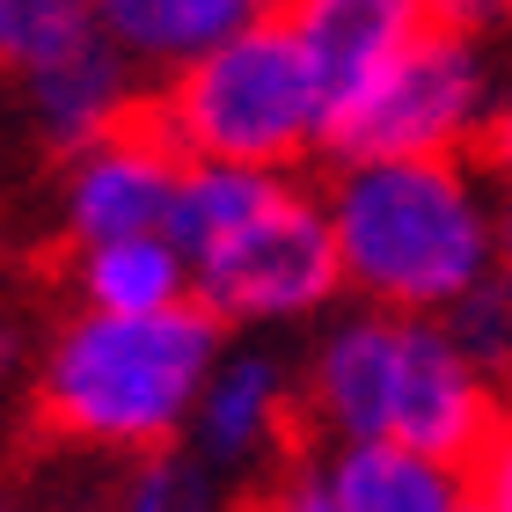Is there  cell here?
Instances as JSON below:
<instances>
[{"label":"cell","mask_w":512,"mask_h":512,"mask_svg":"<svg viewBox=\"0 0 512 512\" xmlns=\"http://www.w3.org/2000/svg\"><path fill=\"white\" fill-rule=\"evenodd\" d=\"M220 352H227V330L191 293L147 315L81 308L37 366L30 425L52 447L118 454V461L169 447L191 425V403Z\"/></svg>","instance_id":"1"},{"label":"cell","mask_w":512,"mask_h":512,"mask_svg":"<svg viewBox=\"0 0 512 512\" xmlns=\"http://www.w3.org/2000/svg\"><path fill=\"white\" fill-rule=\"evenodd\" d=\"M344 286L395 315H439L491 271V213H483L461 154H395V161H337L322 191Z\"/></svg>","instance_id":"2"},{"label":"cell","mask_w":512,"mask_h":512,"mask_svg":"<svg viewBox=\"0 0 512 512\" xmlns=\"http://www.w3.org/2000/svg\"><path fill=\"white\" fill-rule=\"evenodd\" d=\"M161 139L183 161H249V169H293L322 139V88L278 15L249 22L213 52L169 66L147 88Z\"/></svg>","instance_id":"3"},{"label":"cell","mask_w":512,"mask_h":512,"mask_svg":"<svg viewBox=\"0 0 512 512\" xmlns=\"http://www.w3.org/2000/svg\"><path fill=\"white\" fill-rule=\"evenodd\" d=\"M483 125V59L476 37L417 30L395 59H381L330 118L315 154L330 161H395V154H469Z\"/></svg>","instance_id":"4"},{"label":"cell","mask_w":512,"mask_h":512,"mask_svg":"<svg viewBox=\"0 0 512 512\" xmlns=\"http://www.w3.org/2000/svg\"><path fill=\"white\" fill-rule=\"evenodd\" d=\"M344 293L330 213L315 191L278 183L242 227H227L213 249L191 256V300L220 330H249V322H300L322 315Z\"/></svg>","instance_id":"5"},{"label":"cell","mask_w":512,"mask_h":512,"mask_svg":"<svg viewBox=\"0 0 512 512\" xmlns=\"http://www.w3.org/2000/svg\"><path fill=\"white\" fill-rule=\"evenodd\" d=\"M505 395L454 352V337L439 330V315H395V366H388V417L381 439L432 454V461H469L483 425L498 417Z\"/></svg>","instance_id":"6"},{"label":"cell","mask_w":512,"mask_h":512,"mask_svg":"<svg viewBox=\"0 0 512 512\" xmlns=\"http://www.w3.org/2000/svg\"><path fill=\"white\" fill-rule=\"evenodd\" d=\"M183 447L220 483L264 476L271 461L300 454V374L278 352H220L191 403Z\"/></svg>","instance_id":"7"},{"label":"cell","mask_w":512,"mask_h":512,"mask_svg":"<svg viewBox=\"0 0 512 512\" xmlns=\"http://www.w3.org/2000/svg\"><path fill=\"white\" fill-rule=\"evenodd\" d=\"M176 169H183V154L161 139L154 110H147V88H139V103L96 139V147L66 154V235L103 242V235L161 227V205H169Z\"/></svg>","instance_id":"8"},{"label":"cell","mask_w":512,"mask_h":512,"mask_svg":"<svg viewBox=\"0 0 512 512\" xmlns=\"http://www.w3.org/2000/svg\"><path fill=\"white\" fill-rule=\"evenodd\" d=\"M132 103H139V74L103 30H88L81 44L22 66V110H30V132L52 161L96 147Z\"/></svg>","instance_id":"9"},{"label":"cell","mask_w":512,"mask_h":512,"mask_svg":"<svg viewBox=\"0 0 512 512\" xmlns=\"http://www.w3.org/2000/svg\"><path fill=\"white\" fill-rule=\"evenodd\" d=\"M271 15L293 30L300 59H308V74L322 88V118H330L381 59H395L425 30V0H271Z\"/></svg>","instance_id":"10"},{"label":"cell","mask_w":512,"mask_h":512,"mask_svg":"<svg viewBox=\"0 0 512 512\" xmlns=\"http://www.w3.org/2000/svg\"><path fill=\"white\" fill-rule=\"evenodd\" d=\"M388 366H395V308L337 322L322 337L315 366L300 374V417L330 439H381V417H388Z\"/></svg>","instance_id":"11"},{"label":"cell","mask_w":512,"mask_h":512,"mask_svg":"<svg viewBox=\"0 0 512 512\" xmlns=\"http://www.w3.org/2000/svg\"><path fill=\"white\" fill-rule=\"evenodd\" d=\"M322 483L337 512H461V469L403 439H337Z\"/></svg>","instance_id":"12"},{"label":"cell","mask_w":512,"mask_h":512,"mask_svg":"<svg viewBox=\"0 0 512 512\" xmlns=\"http://www.w3.org/2000/svg\"><path fill=\"white\" fill-rule=\"evenodd\" d=\"M264 15L271 0H96V30L132 66H183Z\"/></svg>","instance_id":"13"},{"label":"cell","mask_w":512,"mask_h":512,"mask_svg":"<svg viewBox=\"0 0 512 512\" xmlns=\"http://www.w3.org/2000/svg\"><path fill=\"white\" fill-rule=\"evenodd\" d=\"M74 293L81 308L103 315H147L169 308V300L191 293V271H183L176 242L161 227H139V235H103V242H74Z\"/></svg>","instance_id":"14"},{"label":"cell","mask_w":512,"mask_h":512,"mask_svg":"<svg viewBox=\"0 0 512 512\" xmlns=\"http://www.w3.org/2000/svg\"><path fill=\"white\" fill-rule=\"evenodd\" d=\"M286 169H249V161H183L169 183V205H161V235L176 242L183 271H191L198 249H213L227 227H242L256 205H264Z\"/></svg>","instance_id":"15"},{"label":"cell","mask_w":512,"mask_h":512,"mask_svg":"<svg viewBox=\"0 0 512 512\" xmlns=\"http://www.w3.org/2000/svg\"><path fill=\"white\" fill-rule=\"evenodd\" d=\"M110 512H227V483L183 439H169V447L125 454V476L110 483Z\"/></svg>","instance_id":"16"},{"label":"cell","mask_w":512,"mask_h":512,"mask_svg":"<svg viewBox=\"0 0 512 512\" xmlns=\"http://www.w3.org/2000/svg\"><path fill=\"white\" fill-rule=\"evenodd\" d=\"M439 330L454 337V352L491 381L505 403H512V278L491 264L461 286L447 308H439Z\"/></svg>","instance_id":"17"},{"label":"cell","mask_w":512,"mask_h":512,"mask_svg":"<svg viewBox=\"0 0 512 512\" xmlns=\"http://www.w3.org/2000/svg\"><path fill=\"white\" fill-rule=\"evenodd\" d=\"M96 30V0H0V74L66 52Z\"/></svg>","instance_id":"18"},{"label":"cell","mask_w":512,"mask_h":512,"mask_svg":"<svg viewBox=\"0 0 512 512\" xmlns=\"http://www.w3.org/2000/svg\"><path fill=\"white\" fill-rule=\"evenodd\" d=\"M461 498H476L483 512H512V403H498V417L461 461Z\"/></svg>","instance_id":"19"},{"label":"cell","mask_w":512,"mask_h":512,"mask_svg":"<svg viewBox=\"0 0 512 512\" xmlns=\"http://www.w3.org/2000/svg\"><path fill=\"white\" fill-rule=\"evenodd\" d=\"M242 512H337V498H330V483H322L315 461L286 454V461H271V469L256 476V491L242 498Z\"/></svg>","instance_id":"20"},{"label":"cell","mask_w":512,"mask_h":512,"mask_svg":"<svg viewBox=\"0 0 512 512\" xmlns=\"http://www.w3.org/2000/svg\"><path fill=\"white\" fill-rule=\"evenodd\" d=\"M425 22L454 30V37H483L498 22H512V0H425Z\"/></svg>","instance_id":"21"},{"label":"cell","mask_w":512,"mask_h":512,"mask_svg":"<svg viewBox=\"0 0 512 512\" xmlns=\"http://www.w3.org/2000/svg\"><path fill=\"white\" fill-rule=\"evenodd\" d=\"M469 154H483V169H498V183H512V96H505L498 110H483Z\"/></svg>","instance_id":"22"},{"label":"cell","mask_w":512,"mask_h":512,"mask_svg":"<svg viewBox=\"0 0 512 512\" xmlns=\"http://www.w3.org/2000/svg\"><path fill=\"white\" fill-rule=\"evenodd\" d=\"M491 264L512 278V183H505V198H498V213H491Z\"/></svg>","instance_id":"23"},{"label":"cell","mask_w":512,"mask_h":512,"mask_svg":"<svg viewBox=\"0 0 512 512\" xmlns=\"http://www.w3.org/2000/svg\"><path fill=\"white\" fill-rule=\"evenodd\" d=\"M15 366H22V337L0 330V381H15Z\"/></svg>","instance_id":"24"},{"label":"cell","mask_w":512,"mask_h":512,"mask_svg":"<svg viewBox=\"0 0 512 512\" xmlns=\"http://www.w3.org/2000/svg\"><path fill=\"white\" fill-rule=\"evenodd\" d=\"M66 512H110V491H103V498H81V505H66Z\"/></svg>","instance_id":"25"},{"label":"cell","mask_w":512,"mask_h":512,"mask_svg":"<svg viewBox=\"0 0 512 512\" xmlns=\"http://www.w3.org/2000/svg\"><path fill=\"white\" fill-rule=\"evenodd\" d=\"M0 512H15V498H8V483H0Z\"/></svg>","instance_id":"26"},{"label":"cell","mask_w":512,"mask_h":512,"mask_svg":"<svg viewBox=\"0 0 512 512\" xmlns=\"http://www.w3.org/2000/svg\"><path fill=\"white\" fill-rule=\"evenodd\" d=\"M461 512H483V505H476V498H461Z\"/></svg>","instance_id":"27"}]
</instances>
